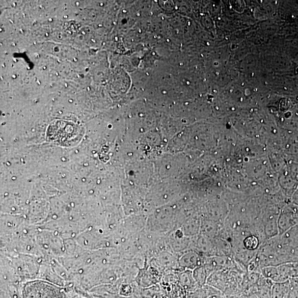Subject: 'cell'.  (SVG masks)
<instances>
[{"label": "cell", "instance_id": "cell-1", "mask_svg": "<svg viewBox=\"0 0 298 298\" xmlns=\"http://www.w3.org/2000/svg\"><path fill=\"white\" fill-rule=\"evenodd\" d=\"M22 298H68L64 289L49 282L36 280L26 282Z\"/></svg>", "mask_w": 298, "mask_h": 298}, {"label": "cell", "instance_id": "cell-2", "mask_svg": "<svg viewBox=\"0 0 298 298\" xmlns=\"http://www.w3.org/2000/svg\"><path fill=\"white\" fill-rule=\"evenodd\" d=\"M205 258L199 255L198 252L190 251L180 258L179 263L184 269L192 270L203 266Z\"/></svg>", "mask_w": 298, "mask_h": 298}, {"label": "cell", "instance_id": "cell-3", "mask_svg": "<svg viewBox=\"0 0 298 298\" xmlns=\"http://www.w3.org/2000/svg\"><path fill=\"white\" fill-rule=\"evenodd\" d=\"M178 283L189 293L200 287L195 280L193 272L191 270H186L179 275Z\"/></svg>", "mask_w": 298, "mask_h": 298}, {"label": "cell", "instance_id": "cell-4", "mask_svg": "<svg viewBox=\"0 0 298 298\" xmlns=\"http://www.w3.org/2000/svg\"><path fill=\"white\" fill-rule=\"evenodd\" d=\"M243 247L250 251H258L262 245L261 240L256 236L251 234L242 240Z\"/></svg>", "mask_w": 298, "mask_h": 298}, {"label": "cell", "instance_id": "cell-5", "mask_svg": "<svg viewBox=\"0 0 298 298\" xmlns=\"http://www.w3.org/2000/svg\"><path fill=\"white\" fill-rule=\"evenodd\" d=\"M132 288L130 285H123L120 289V294L123 296H130L132 293Z\"/></svg>", "mask_w": 298, "mask_h": 298}, {"label": "cell", "instance_id": "cell-6", "mask_svg": "<svg viewBox=\"0 0 298 298\" xmlns=\"http://www.w3.org/2000/svg\"><path fill=\"white\" fill-rule=\"evenodd\" d=\"M207 298H225L223 293H218L213 295H211L208 296Z\"/></svg>", "mask_w": 298, "mask_h": 298}, {"label": "cell", "instance_id": "cell-7", "mask_svg": "<svg viewBox=\"0 0 298 298\" xmlns=\"http://www.w3.org/2000/svg\"><path fill=\"white\" fill-rule=\"evenodd\" d=\"M78 298H83V297H78Z\"/></svg>", "mask_w": 298, "mask_h": 298}, {"label": "cell", "instance_id": "cell-8", "mask_svg": "<svg viewBox=\"0 0 298 298\" xmlns=\"http://www.w3.org/2000/svg\"><path fill=\"white\" fill-rule=\"evenodd\" d=\"M237 298H238V297H237Z\"/></svg>", "mask_w": 298, "mask_h": 298}]
</instances>
